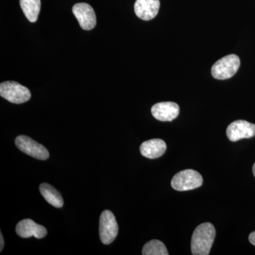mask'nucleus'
<instances>
[{
  "instance_id": "2",
  "label": "nucleus",
  "mask_w": 255,
  "mask_h": 255,
  "mask_svg": "<svg viewBox=\"0 0 255 255\" xmlns=\"http://www.w3.org/2000/svg\"><path fill=\"white\" fill-rule=\"evenodd\" d=\"M240 65L241 60L238 55H226L214 64L211 68V74L212 76L217 80H227L236 75Z\"/></svg>"
},
{
  "instance_id": "15",
  "label": "nucleus",
  "mask_w": 255,
  "mask_h": 255,
  "mask_svg": "<svg viewBox=\"0 0 255 255\" xmlns=\"http://www.w3.org/2000/svg\"><path fill=\"white\" fill-rule=\"evenodd\" d=\"M142 254L143 255H168L169 253L163 243L157 240H152L144 246Z\"/></svg>"
},
{
  "instance_id": "3",
  "label": "nucleus",
  "mask_w": 255,
  "mask_h": 255,
  "mask_svg": "<svg viewBox=\"0 0 255 255\" xmlns=\"http://www.w3.org/2000/svg\"><path fill=\"white\" fill-rule=\"evenodd\" d=\"M0 95L5 100L16 105L25 103L31 97V92L27 87L14 81L1 82Z\"/></svg>"
},
{
  "instance_id": "10",
  "label": "nucleus",
  "mask_w": 255,
  "mask_h": 255,
  "mask_svg": "<svg viewBox=\"0 0 255 255\" xmlns=\"http://www.w3.org/2000/svg\"><path fill=\"white\" fill-rule=\"evenodd\" d=\"M16 233L18 236L23 238H31L32 236L41 239L47 235L46 228L37 224L31 219H24L16 225Z\"/></svg>"
},
{
  "instance_id": "7",
  "label": "nucleus",
  "mask_w": 255,
  "mask_h": 255,
  "mask_svg": "<svg viewBox=\"0 0 255 255\" xmlns=\"http://www.w3.org/2000/svg\"><path fill=\"white\" fill-rule=\"evenodd\" d=\"M226 133L228 139L233 142L251 138L255 135V125L247 121H235L228 126Z\"/></svg>"
},
{
  "instance_id": "11",
  "label": "nucleus",
  "mask_w": 255,
  "mask_h": 255,
  "mask_svg": "<svg viewBox=\"0 0 255 255\" xmlns=\"http://www.w3.org/2000/svg\"><path fill=\"white\" fill-rule=\"evenodd\" d=\"M159 6V0H136L134 11L140 19L150 21L158 14Z\"/></svg>"
},
{
  "instance_id": "16",
  "label": "nucleus",
  "mask_w": 255,
  "mask_h": 255,
  "mask_svg": "<svg viewBox=\"0 0 255 255\" xmlns=\"http://www.w3.org/2000/svg\"><path fill=\"white\" fill-rule=\"evenodd\" d=\"M249 241L253 246H255V231L251 233L249 236Z\"/></svg>"
},
{
  "instance_id": "5",
  "label": "nucleus",
  "mask_w": 255,
  "mask_h": 255,
  "mask_svg": "<svg viewBox=\"0 0 255 255\" xmlns=\"http://www.w3.org/2000/svg\"><path fill=\"white\" fill-rule=\"evenodd\" d=\"M118 223L112 211L106 210L101 214L100 220V237L105 245H110L117 237Z\"/></svg>"
},
{
  "instance_id": "6",
  "label": "nucleus",
  "mask_w": 255,
  "mask_h": 255,
  "mask_svg": "<svg viewBox=\"0 0 255 255\" xmlns=\"http://www.w3.org/2000/svg\"><path fill=\"white\" fill-rule=\"evenodd\" d=\"M15 144L21 152L34 158L46 160L49 157V152L44 146L26 135H19L16 137Z\"/></svg>"
},
{
  "instance_id": "13",
  "label": "nucleus",
  "mask_w": 255,
  "mask_h": 255,
  "mask_svg": "<svg viewBox=\"0 0 255 255\" xmlns=\"http://www.w3.org/2000/svg\"><path fill=\"white\" fill-rule=\"evenodd\" d=\"M40 192L47 202L55 208H61L64 201L61 194L54 187L47 183H43L40 185Z\"/></svg>"
},
{
  "instance_id": "8",
  "label": "nucleus",
  "mask_w": 255,
  "mask_h": 255,
  "mask_svg": "<svg viewBox=\"0 0 255 255\" xmlns=\"http://www.w3.org/2000/svg\"><path fill=\"white\" fill-rule=\"evenodd\" d=\"M73 12L82 29L90 31L95 27L97 18L95 11L90 4L78 3L74 5Z\"/></svg>"
},
{
  "instance_id": "12",
  "label": "nucleus",
  "mask_w": 255,
  "mask_h": 255,
  "mask_svg": "<svg viewBox=\"0 0 255 255\" xmlns=\"http://www.w3.org/2000/svg\"><path fill=\"white\" fill-rule=\"evenodd\" d=\"M167 145L161 139H151L142 142L140 147V153L147 158H158L164 155Z\"/></svg>"
},
{
  "instance_id": "4",
  "label": "nucleus",
  "mask_w": 255,
  "mask_h": 255,
  "mask_svg": "<svg viewBox=\"0 0 255 255\" xmlns=\"http://www.w3.org/2000/svg\"><path fill=\"white\" fill-rule=\"evenodd\" d=\"M202 184V176L194 169H189L178 172L171 182L174 190L179 191L192 190L200 187Z\"/></svg>"
},
{
  "instance_id": "14",
  "label": "nucleus",
  "mask_w": 255,
  "mask_h": 255,
  "mask_svg": "<svg viewBox=\"0 0 255 255\" xmlns=\"http://www.w3.org/2000/svg\"><path fill=\"white\" fill-rule=\"evenodd\" d=\"M41 5V0H20V6L23 14L32 23L36 22L38 20Z\"/></svg>"
},
{
  "instance_id": "18",
  "label": "nucleus",
  "mask_w": 255,
  "mask_h": 255,
  "mask_svg": "<svg viewBox=\"0 0 255 255\" xmlns=\"http://www.w3.org/2000/svg\"><path fill=\"white\" fill-rule=\"evenodd\" d=\"M253 174H254V176L255 177V163L254 164V165H253Z\"/></svg>"
},
{
  "instance_id": "1",
  "label": "nucleus",
  "mask_w": 255,
  "mask_h": 255,
  "mask_svg": "<svg viewBox=\"0 0 255 255\" xmlns=\"http://www.w3.org/2000/svg\"><path fill=\"white\" fill-rule=\"evenodd\" d=\"M216 237L214 225L204 223L196 227L191 238V249L194 255H209Z\"/></svg>"
},
{
  "instance_id": "9",
  "label": "nucleus",
  "mask_w": 255,
  "mask_h": 255,
  "mask_svg": "<svg viewBox=\"0 0 255 255\" xmlns=\"http://www.w3.org/2000/svg\"><path fill=\"white\" fill-rule=\"evenodd\" d=\"M151 113L160 122H172L179 114V107L174 102H159L152 106Z\"/></svg>"
},
{
  "instance_id": "17",
  "label": "nucleus",
  "mask_w": 255,
  "mask_h": 255,
  "mask_svg": "<svg viewBox=\"0 0 255 255\" xmlns=\"http://www.w3.org/2000/svg\"><path fill=\"white\" fill-rule=\"evenodd\" d=\"M0 251H2L3 248H4V238H3L2 233H1V234H0Z\"/></svg>"
}]
</instances>
